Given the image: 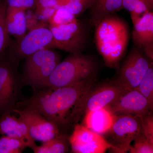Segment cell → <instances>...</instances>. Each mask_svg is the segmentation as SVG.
Returning <instances> with one entry per match:
<instances>
[{
  "mask_svg": "<svg viewBox=\"0 0 153 153\" xmlns=\"http://www.w3.org/2000/svg\"><path fill=\"white\" fill-rule=\"evenodd\" d=\"M141 116L116 115L114 122L108 133L114 141L113 145L116 148L117 152L128 151L132 142L142 133Z\"/></svg>",
  "mask_w": 153,
  "mask_h": 153,
  "instance_id": "8992f818",
  "label": "cell"
},
{
  "mask_svg": "<svg viewBox=\"0 0 153 153\" xmlns=\"http://www.w3.org/2000/svg\"><path fill=\"white\" fill-rule=\"evenodd\" d=\"M21 89L13 69L8 65L0 64V111L12 112L18 102Z\"/></svg>",
  "mask_w": 153,
  "mask_h": 153,
  "instance_id": "8fae6325",
  "label": "cell"
},
{
  "mask_svg": "<svg viewBox=\"0 0 153 153\" xmlns=\"http://www.w3.org/2000/svg\"><path fill=\"white\" fill-rule=\"evenodd\" d=\"M94 0H73L66 4L60 6L69 11L74 16L81 15L88 9H91L93 4Z\"/></svg>",
  "mask_w": 153,
  "mask_h": 153,
  "instance_id": "cb8c5ba5",
  "label": "cell"
},
{
  "mask_svg": "<svg viewBox=\"0 0 153 153\" xmlns=\"http://www.w3.org/2000/svg\"><path fill=\"white\" fill-rule=\"evenodd\" d=\"M4 113L0 120V134L15 138L25 144L26 147L33 149L37 146L30 135L27 126L19 117Z\"/></svg>",
  "mask_w": 153,
  "mask_h": 153,
  "instance_id": "5bb4252c",
  "label": "cell"
},
{
  "mask_svg": "<svg viewBox=\"0 0 153 153\" xmlns=\"http://www.w3.org/2000/svg\"><path fill=\"white\" fill-rule=\"evenodd\" d=\"M36 12L42 15L47 10L54 8L57 5H60L62 0H35Z\"/></svg>",
  "mask_w": 153,
  "mask_h": 153,
  "instance_id": "f1b7e54d",
  "label": "cell"
},
{
  "mask_svg": "<svg viewBox=\"0 0 153 153\" xmlns=\"http://www.w3.org/2000/svg\"><path fill=\"white\" fill-rule=\"evenodd\" d=\"M149 1L150 2L151 5L153 6V0H149Z\"/></svg>",
  "mask_w": 153,
  "mask_h": 153,
  "instance_id": "1f68e13d",
  "label": "cell"
},
{
  "mask_svg": "<svg viewBox=\"0 0 153 153\" xmlns=\"http://www.w3.org/2000/svg\"><path fill=\"white\" fill-rule=\"evenodd\" d=\"M133 40L144 52L147 57L153 59V13L150 11L133 24Z\"/></svg>",
  "mask_w": 153,
  "mask_h": 153,
  "instance_id": "4fadbf2b",
  "label": "cell"
},
{
  "mask_svg": "<svg viewBox=\"0 0 153 153\" xmlns=\"http://www.w3.org/2000/svg\"><path fill=\"white\" fill-rule=\"evenodd\" d=\"M135 89L138 91L147 99L153 106V68L152 64L137 87Z\"/></svg>",
  "mask_w": 153,
  "mask_h": 153,
  "instance_id": "ffe728a7",
  "label": "cell"
},
{
  "mask_svg": "<svg viewBox=\"0 0 153 153\" xmlns=\"http://www.w3.org/2000/svg\"><path fill=\"white\" fill-rule=\"evenodd\" d=\"M71 1H73V0H64V5L66 4Z\"/></svg>",
  "mask_w": 153,
  "mask_h": 153,
  "instance_id": "4dcf8cb0",
  "label": "cell"
},
{
  "mask_svg": "<svg viewBox=\"0 0 153 153\" xmlns=\"http://www.w3.org/2000/svg\"><path fill=\"white\" fill-rule=\"evenodd\" d=\"M123 0H94L91 8V24L96 27L105 17L123 8Z\"/></svg>",
  "mask_w": 153,
  "mask_h": 153,
  "instance_id": "ac0fdd59",
  "label": "cell"
},
{
  "mask_svg": "<svg viewBox=\"0 0 153 153\" xmlns=\"http://www.w3.org/2000/svg\"><path fill=\"white\" fill-rule=\"evenodd\" d=\"M128 151L131 153H153V143L142 133L134 140V144Z\"/></svg>",
  "mask_w": 153,
  "mask_h": 153,
  "instance_id": "d4e9b609",
  "label": "cell"
},
{
  "mask_svg": "<svg viewBox=\"0 0 153 153\" xmlns=\"http://www.w3.org/2000/svg\"><path fill=\"white\" fill-rule=\"evenodd\" d=\"M26 148L24 143L15 138L4 136L0 138V153H21Z\"/></svg>",
  "mask_w": 153,
  "mask_h": 153,
  "instance_id": "7402d4cb",
  "label": "cell"
},
{
  "mask_svg": "<svg viewBox=\"0 0 153 153\" xmlns=\"http://www.w3.org/2000/svg\"><path fill=\"white\" fill-rule=\"evenodd\" d=\"M116 115L105 107L94 111L85 112L84 125L91 130L101 135L107 133L114 122Z\"/></svg>",
  "mask_w": 153,
  "mask_h": 153,
  "instance_id": "2e32d148",
  "label": "cell"
},
{
  "mask_svg": "<svg viewBox=\"0 0 153 153\" xmlns=\"http://www.w3.org/2000/svg\"><path fill=\"white\" fill-rule=\"evenodd\" d=\"M109 108L115 115L129 114L141 116L153 110V106L138 91H124Z\"/></svg>",
  "mask_w": 153,
  "mask_h": 153,
  "instance_id": "30bf717a",
  "label": "cell"
},
{
  "mask_svg": "<svg viewBox=\"0 0 153 153\" xmlns=\"http://www.w3.org/2000/svg\"><path fill=\"white\" fill-rule=\"evenodd\" d=\"M25 10L7 7L6 25L9 35L15 37L18 41L26 35L27 22Z\"/></svg>",
  "mask_w": 153,
  "mask_h": 153,
  "instance_id": "e0dca14e",
  "label": "cell"
},
{
  "mask_svg": "<svg viewBox=\"0 0 153 153\" xmlns=\"http://www.w3.org/2000/svg\"><path fill=\"white\" fill-rule=\"evenodd\" d=\"M60 56L55 51L43 49L26 57L24 82L36 92L46 88L49 76L60 63Z\"/></svg>",
  "mask_w": 153,
  "mask_h": 153,
  "instance_id": "277c9868",
  "label": "cell"
},
{
  "mask_svg": "<svg viewBox=\"0 0 153 153\" xmlns=\"http://www.w3.org/2000/svg\"><path fill=\"white\" fill-rule=\"evenodd\" d=\"M95 27L96 45L105 64L108 67L117 66L128 44L127 25L123 19L111 15L102 19Z\"/></svg>",
  "mask_w": 153,
  "mask_h": 153,
  "instance_id": "7a4b0ae2",
  "label": "cell"
},
{
  "mask_svg": "<svg viewBox=\"0 0 153 153\" xmlns=\"http://www.w3.org/2000/svg\"><path fill=\"white\" fill-rule=\"evenodd\" d=\"M7 5L4 0H0V56L4 52L9 43V34L6 25Z\"/></svg>",
  "mask_w": 153,
  "mask_h": 153,
  "instance_id": "603a6c76",
  "label": "cell"
},
{
  "mask_svg": "<svg viewBox=\"0 0 153 153\" xmlns=\"http://www.w3.org/2000/svg\"><path fill=\"white\" fill-rule=\"evenodd\" d=\"M142 134L153 143V116L152 111L141 116Z\"/></svg>",
  "mask_w": 153,
  "mask_h": 153,
  "instance_id": "4316f807",
  "label": "cell"
},
{
  "mask_svg": "<svg viewBox=\"0 0 153 153\" xmlns=\"http://www.w3.org/2000/svg\"><path fill=\"white\" fill-rule=\"evenodd\" d=\"M93 90L85 100L83 108L85 112L109 106L124 91L114 83L102 85Z\"/></svg>",
  "mask_w": 153,
  "mask_h": 153,
  "instance_id": "9a60e30c",
  "label": "cell"
},
{
  "mask_svg": "<svg viewBox=\"0 0 153 153\" xmlns=\"http://www.w3.org/2000/svg\"><path fill=\"white\" fill-rule=\"evenodd\" d=\"M69 145V137L61 133L32 150L35 153H64L68 152Z\"/></svg>",
  "mask_w": 153,
  "mask_h": 153,
  "instance_id": "d6986e66",
  "label": "cell"
},
{
  "mask_svg": "<svg viewBox=\"0 0 153 153\" xmlns=\"http://www.w3.org/2000/svg\"><path fill=\"white\" fill-rule=\"evenodd\" d=\"M97 66L94 60L81 52L71 55L60 62L49 76L46 88L64 87L95 76Z\"/></svg>",
  "mask_w": 153,
  "mask_h": 153,
  "instance_id": "3957f363",
  "label": "cell"
},
{
  "mask_svg": "<svg viewBox=\"0 0 153 153\" xmlns=\"http://www.w3.org/2000/svg\"><path fill=\"white\" fill-rule=\"evenodd\" d=\"M53 34L51 48H58L71 53L81 52L86 43L85 29L77 21L57 26H49Z\"/></svg>",
  "mask_w": 153,
  "mask_h": 153,
  "instance_id": "5b68a950",
  "label": "cell"
},
{
  "mask_svg": "<svg viewBox=\"0 0 153 153\" xmlns=\"http://www.w3.org/2000/svg\"><path fill=\"white\" fill-rule=\"evenodd\" d=\"M151 63L139 49L131 51L114 83L124 91L137 87Z\"/></svg>",
  "mask_w": 153,
  "mask_h": 153,
  "instance_id": "52a82bcc",
  "label": "cell"
},
{
  "mask_svg": "<svg viewBox=\"0 0 153 153\" xmlns=\"http://www.w3.org/2000/svg\"><path fill=\"white\" fill-rule=\"evenodd\" d=\"M95 83L93 76L64 87L44 88L36 91L29 99L17 102L15 108L36 110L57 126L60 131L76 122Z\"/></svg>",
  "mask_w": 153,
  "mask_h": 153,
  "instance_id": "6da1fadb",
  "label": "cell"
},
{
  "mask_svg": "<svg viewBox=\"0 0 153 153\" xmlns=\"http://www.w3.org/2000/svg\"><path fill=\"white\" fill-rule=\"evenodd\" d=\"M139 0H123V8L129 11L130 13L132 11L134 6Z\"/></svg>",
  "mask_w": 153,
  "mask_h": 153,
  "instance_id": "f546056e",
  "label": "cell"
},
{
  "mask_svg": "<svg viewBox=\"0 0 153 153\" xmlns=\"http://www.w3.org/2000/svg\"><path fill=\"white\" fill-rule=\"evenodd\" d=\"M69 140L73 153H102L108 149L117 152L115 146L107 141L101 135L91 130L83 125H74Z\"/></svg>",
  "mask_w": 153,
  "mask_h": 153,
  "instance_id": "9c48e42d",
  "label": "cell"
},
{
  "mask_svg": "<svg viewBox=\"0 0 153 153\" xmlns=\"http://www.w3.org/2000/svg\"><path fill=\"white\" fill-rule=\"evenodd\" d=\"M55 12L49 19V26H57L76 21L75 16L64 8L60 6L54 7Z\"/></svg>",
  "mask_w": 153,
  "mask_h": 153,
  "instance_id": "44dd1931",
  "label": "cell"
},
{
  "mask_svg": "<svg viewBox=\"0 0 153 153\" xmlns=\"http://www.w3.org/2000/svg\"><path fill=\"white\" fill-rule=\"evenodd\" d=\"M153 7L149 0H139L134 6L132 11L130 13L133 24L152 11Z\"/></svg>",
  "mask_w": 153,
  "mask_h": 153,
  "instance_id": "484cf974",
  "label": "cell"
},
{
  "mask_svg": "<svg viewBox=\"0 0 153 153\" xmlns=\"http://www.w3.org/2000/svg\"><path fill=\"white\" fill-rule=\"evenodd\" d=\"M53 39V34L49 28L38 26L18 41L17 54L20 57L26 58L41 49H50Z\"/></svg>",
  "mask_w": 153,
  "mask_h": 153,
  "instance_id": "7c38bea8",
  "label": "cell"
},
{
  "mask_svg": "<svg viewBox=\"0 0 153 153\" xmlns=\"http://www.w3.org/2000/svg\"><path fill=\"white\" fill-rule=\"evenodd\" d=\"M12 112L18 115L25 123L35 140L44 142L61 134L57 126L36 110L29 107H17Z\"/></svg>",
  "mask_w": 153,
  "mask_h": 153,
  "instance_id": "ba28073f",
  "label": "cell"
},
{
  "mask_svg": "<svg viewBox=\"0 0 153 153\" xmlns=\"http://www.w3.org/2000/svg\"><path fill=\"white\" fill-rule=\"evenodd\" d=\"M7 7L21 9L26 11L36 7L35 0H4Z\"/></svg>",
  "mask_w": 153,
  "mask_h": 153,
  "instance_id": "83f0119b",
  "label": "cell"
}]
</instances>
